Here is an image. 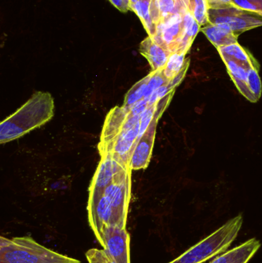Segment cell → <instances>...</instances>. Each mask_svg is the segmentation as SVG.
Returning a JSON list of instances; mask_svg holds the SVG:
<instances>
[{
	"instance_id": "cell-1",
	"label": "cell",
	"mask_w": 262,
	"mask_h": 263,
	"mask_svg": "<svg viewBox=\"0 0 262 263\" xmlns=\"http://www.w3.org/2000/svg\"><path fill=\"white\" fill-rule=\"evenodd\" d=\"M54 116V101L47 92L34 94L27 103L0 124L1 144L18 139L40 127Z\"/></svg>"
},
{
	"instance_id": "cell-2",
	"label": "cell",
	"mask_w": 262,
	"mask_h": 263,
	"mask_svg": "<svg viewBox=\"0 0 262 263\" xmlns=\"http://www.w3.org/2000/svg\"><path fill=\"white\" fill-rule=\"evenodd\" d=\"M0 263H80L40 245L32 238H0Z\"/></svg>"
},
{
	"instance_id": "cell-3",
	"label": "cell",
	"mask_w": 262,
	"mask_h": 263,
	"mask_svg": "<svg viewBox=\"0 0 262 263\" xmlns=\"http://www.w3.org/2000/svg\"><path fill=\"white\" fill-rule=\"evenodd\" d=\"M243 224V215H238L169 263H203L225 253L236 239Z\"/></svg>"
},
{
	"instance_id": "cell-4",
	"label": "cell",
	"mask_w": 262,
	"mask_h": 263,
	"mask_svg": "<svg viewBox=\"0 0 262 263\" xmlns=\"http://www.w3.org/2000/svg\"><path fill=\"white\" fill-rule=\"evenodd\" d=\"M101 160L89 188L88 213L95 208L103 190L112 182L132 173L130 166L111 154L102 155Z\"/></svg>"
},
{
	"instance_id": "cell-5",
	"label": "cell",
	"mask_w": 262,
	"mask_h": 263,
	"mask_svg": "<svg viewBox=\"0 0 262 263\" xmlns=\"http://www.w3.org/2000/svg\"><path fill=\"white\" fill-rule=\"evenodd\" d=\"M140 117L129 114L116 136L106 145H98L100 155L111 154L129 165L132 152L139 140Z\"/></svg>"
},
{
	"instance_id": "cell-6",
	"label": "cell",
	"mask_w": 262,
	"mask_h": 263,
	"mask_svg": "<svg viewBox=\"0 0 262 263\" xmlns=\"http://www.w3.org/2000/svg\"><path fill=\"white\" fill-rule=\"evenodd\" d=\"M209 16L210 23L228 28L238 35L262 26L261 15L241 10L231 5L210 8Z\"/></svg>"
},
{
	"instance_id": "cell-7",
	"label": "cell",
	"mask_w": 262,
	"mask_h": 263,
	"mask_svg": "<svg viewBox=\"0 0 262 263\" xmlns=\"http://www.w3.org/2000/svg\"><path fill=\"white\" fill-rule=\"evenodd\" d=\"M102 195L108 198L113 211L112 226L126 229L131 196V173L108 185Z\"/></svg>"
},
{
	"instance_id": "cell-8",
	"label": "cell",
	"mask_w": 262,
	"mask_h": 263,
	"mask_svg": "<svg viewBox=\"0 0 262 263\" xmlns=\"http://www.w3.org/2000/svg\"><path fill=\"white\" fill-rule=\"evenodd\" d=\"M130 236L126 229L106 227L103 230L105 251L115 263H130Z\"/></svg>"
},
{
	"instance_id": "cell-9",
	"label": "cell",
	"mask_w": 262,
	"mask_h": 263,
	"mask_svg": "<svg viewBox=\"0 0 262 263\" xmlns=\"http://www.w3.org/2000/svg\"><path fill=\"white\" fill-rule=\"evenodd\" d=\"M183 36V15L175 13L161 22L155 41L171 52H180Z\"/></svg>"
},
{
	"instance_id": "cell-10",
	"label": "cell",
	"mask_w": 262,
	"mask_h": 263,
	"mask_svg": "<svg viewBox=\"0 0 262 263\" xmlns=\"http://www.w3.org/2000/svg\"><path fill=\"white\" fill-rule=\"evenodd\" d=\"M158 122H155L137 142L129 160L132 170H144L147 168L152 158V149L155 142V131Z\"/></svg>"
},
{
	"instance_id": "cell-11",
	"label": "cell",
	"mask_w": 262,
	"mask_h": 263,
	"mask_svg": "<svg viewBox=\"0 0 262 263\" xmlns=\"http://www.w3.org/2000/svg\"><path fill=\"white\" fill-rule=\"evenodd\" d=\"M139 52L148 60L152 71L164 69L172 54L149 35L140 43Z\"/></svg>"
},
{
	"instance_id": "cell-12",
	"label": "cell",
	"mask_w": 262,
	"mask_h": 263,
	"mask_svg": "<svg viewBox=\"0 0 262 263\" xmlns=\"http://www.w3.org/2000/svg\"><path fill=\"white\" fill-rule=\"evenodd\" d=\"M261 246L259 240L252 238L232 250L221 253L210 263H248Z\"/></svg>"
},
{
	"instance_id": "cell-13",
	"label": "cell",
	"mask_w": 262,
	"mask_h": 263,
	"mask_svg": "<svg viewBox=\"0 0 262 263\" xmlns=\"http://www.w3.org/2000/svg\"><path fill=\"white\" fill-rule=\"evenodd\" d=\"M223 60H235L248 68L260 69L259 63L254 58L253 55L246 50L238 43H232L227 46H220L217 49Z\"/></svg>"
},
{
	"instance_id": "cell-14",
	"label": "cell",
	"mask_w": 262,
	"mask_h": 263,
	"mask_svg": "<svg viewBox=\"0 0 262 263\" xmlns=\"http://www.w3.org/2000/svg\"><path fill=\"white\" fill-rule=\"evenodd\" d=\"M223 60L226 64L231 79L235 83L237 89L241 92V95L244 96L252 103H255L253 97L251 95L248 88V71L250 68L246 67L235 60H229V59H224Z\"/></svg>"
},
{
	"instance_id": "cell-15",
	"label": "cell",
	"mask_w": 262,
	"mask_h": 263,
	"mask_svg": "<svg viewBox=\"0 0 262 263\" xmlns=\"http://www.w3.org/2000/svg\"><path fill=\"white\" fill-rule=\"evenodd\" d=\"M201 31L216 49L238 43V35L224 26L209 23L201 28Z\"/></svg>"
},
{
	"instance_id": "cell-16",
	"label": "cell",
	"mask_w": 262,
	"mask_h": 263,
	"mask_svg": "<svg viewBox=\"0 0 262 263\" xmlns=\"http://www.w3.org/2000/svg\"><path fill=\"white\" fill-rule=\"evenodd\" d=\"M199 31H201V26L190 11H188L183 15V36L180 52L188 53Z\"/></svg>"
},
{
	"instance_id": "cell-17",
	"label": "cell",
	"mask_w": 262,
	"mask_h": 263,
	"mask_svg": "<svg viewBox=\"0 0 262 263\" xmlns=\"http://www.w3.org/2000/svg\"><path fill=\"white\" fill-rule=\"evenodd\" d=\"M151 4L152 0H138V2L131 7V11L138 15L142 24L147 32L148 35L155 37L157 32L151 18Z\"/></svg>"
},
{
	"instance_id": "cell-18",
	"label": "cell",
	"mask_w": 262,
	"mask_h": 263,
	"mask_svg": "<svg viewBox=\"0 0 262 263\" xmlns=\"http://www.w3.org/2000/svg\"><path fill=\"white\" fill-rule=\"evenodd\" d=\"M187 52H172L169 57L166 66L163 69V73L169 81L173 80L190 63V59H186Z\"/></svg>"
},
{
	"instance_id": "cell-19",
	"label": "cell",
	"mask_w": 262,
	"mask_h": 263,
	"mask_svg": "<svg viewBox=\"0 0 262 263\" xmlns=\"http://www.w3.org/2000/svg\"><path fill=\"white\" fill-rule=\"evenodd\" d=\"M148 85V76L143 78V80L135 83L129 92L126 93L125 97L124 104L125 107L129 108L132 105L135 104L137 102L143 100L146 97V92H147Z\"/></svg>"
},
{
	"instance_id": "cell-20",
	"label": "cell",
	"mask_w": 262,
	"mask_h": 263,
	"mask_svg": "<svg viewBox=\"0 0 262 263\" xmlns=\"http://www.w3.org/2000/svg\"><path fill=\"white\" fill-rule=\"evenodd\" d=\"M189 10L200 26H205L210 23L208 0H190Z\"/></svg>"
},
{
	"instance_id": "cell-21",
	"label": "cell",
	"mask_w": 262,
	"mask_h": 263,
	"mask_svg": "<svg viewBox=\"0 0 262 263\" xmlns=\"http://www.w3.org/2000/svg\"><path fill=\"white\" fill-rule=\"evenodd\" d=\"M169 81L166 78L163 73V69L152 71L148 75L147 92L145 100L149 103V98L152 94L158 88L169 83Z\"/></svg>"
},
{
	"instance_id": "cell-22",
	"label": "cell",
	"mask_w": 262,
	"mask_h": 263,
	"mask_svg": "<svg viewBox=\"0 0 262 263\" xmlns=\"http://www.w3.org/2000/svg\"><path fill=\"white\" fill-rule=\"evenodd\" d=\"M258 72L259 69L255 68H250L248 71V88L255 103L261 98L262 92L261 81Z\"/></svg>"
},
{
	"instance_id": "cell-23",
	"label": "cell",
	"mask_w": 262,
	"mask_h": 263,
	"mask_svg": "<svg viewBox=\"0 0 262 263\" xmlns=\"http://www.w3.org/2000/svg\"><path fill=\"white\" fill-rule=\"evenodd\" d=\"M154 2L159 12L161 22L173 14L179 13L176 3L174 0H154Z\"/></svg>"
},
{
	"instance_id": "cell-24",
	"label": "cell",
	"mask_w": 262,
	"mask_h": 263,
	"mask_svg": "<svg viewBox=\"0 0 262 263\" xmlns=\"http://www.w3.org/2000/svg\"><path fill=\"white\" fill-rule=\"evenodd\" d=\"M86 256L89 263H115L104 250L91 249Z\"/></svg>"
},
{
	"instance_id": "cell-25",
	"label": "cell",
	"mask_w": 262,
	"mask_h": 263,
	"mask_svg": "<svg viewBox=\"0 0 262 263\" xmlns=\"http://www.w3.org/2000/svg\"><path fill=\"white\" fill-rule=\"evenodd\" d=\"M173 91H175V89L172 88L170 84H169V83L158 88L152 94L150 98H149V106H154V105L156 104L158 102L166 98L167 96H169Z\"/></svg>"
},
{
	"instance_id": "cell-26",
	"label": "cell",
	"mask_w": 262,
	"mask_h": 263,
	"mask_svg": "<svg viewBox=\"0 0 262 263\" xmlns=\"http://www.w3.org/2000/svg\"><path fill=\"white\" fill-rule=\"evenodd\" d=\"M148 107H149V103L145 99H143V100H140V101L137 102L135 104L132 105V106L129 108V109L132 115L140 117Z\"/></svg>"
},
{
	"instance_id": "cell-27",
	"label": "cell",
	"mask_w": 262,
	"mask_h": 263,
	"mask_svg": "<svg viewBox=\"0 0 262 263\" xmlns=\"http://www.w3.org/2000/svg\"><path fill=\"white\" fill-rule=\"evenodd\" d=\"M108 1L120 12L126 13L129 11H131L130 0H108Z\"/></svg>"
},
{
	"instance_id": "cell-28",
	"label": "cell",
	"mask_w": 262,
	"mask_h": 263,
	"mask_svg": "<svg viewBox=\"0 0 262 263\" xmlns=\"http://www.w3.org/2000/svg\"><path fill=\"white\" fill-rule=\"evenodd\" d=\"M176 3L178 12L182 15H184L190 9V0H174Z\"/></svg>"
},
{
	"instance_id": "cell-29",
	"label": "cell",
	"mask_w": 262,
	"mask_h": 263,
	"mask_svg": "<svg viewBox=\"0 0 262 263\" xmlns=\"http://www.w3.org/2000/svg\"><path fill=\"white\" fill-rule=\"evenodd\" d=\"M232 0H208L209 9L210 8L221 7V6H230Z\"/></svg>"
},
{
	"instance_id": "cell-30",
	"label": "cell",
	"mask_w": 262,
	"mask_h": 263,
	"mask_svg": "<svg viewBox=\"0 0 262 263\" xmlns=\"http://www.w3.org/2000/svg\"><path fill=\"white\" fill-rule=\"evenodd\" d=\"M257 5L258 7V15L262 16V0H257Z\"/></svg>"
},
{
	"instance_id": "cell-31",
	"label": "cell",
	"mask_w": 262,
	"mask_h": 263,
	"mask_svg": "<svg viewBox=\"0 0 262 263\" xmlns=\"http://www.w3.org/2000/svg\"><path fill=\"white\" fill-rule=\"evenodd\" d=\"M137 2H138V0H130L131 7H132V6H134Z\"/></svg>"
}]
</instances>
